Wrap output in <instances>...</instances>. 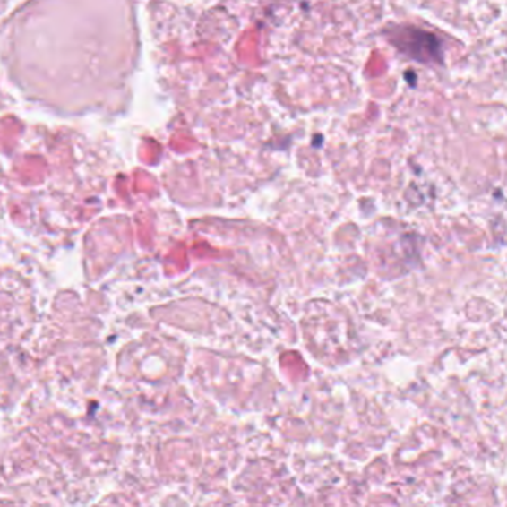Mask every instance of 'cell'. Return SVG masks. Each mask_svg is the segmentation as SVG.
Here are the masks:
<instances>
[{"mask_svg":"<svg viewBox=\"0 0 507 507\" xmlns=\"http://www.w3.org/2000/svg\"><path fill=\"white\" fill-rule=\"evenodd\" d=\"M396 45L416 60L429 63L441 60V45L438 38L417 29H404L395 40Z\"/></svg>","mask_w":507,"mask_h":507,"instance_id":"1","label":"cell"}]
</instances>
